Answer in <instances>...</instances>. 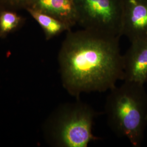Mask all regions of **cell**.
Segmentation results:
<instances>
[{
    "label": "cell",
    "instance_id": "7",
    "mask_svg": "<svg viewBox=\"0 0 147 147\" xmlns=\"http://www.w3.org/2000/svg\"><path fill=\"white\" fill-rule=\"evenodd\" d=\"M30 9L40 11L59 19L71 28L78 24L75 0H25Z\"/></svg>",
    "mask_w": 147,
    "mask_h": 147
},
{
    "label": "cell",
    "instance_id": "4",
    "mask_svg": "<svg viewBox=\"0 0 147 147\" xmlns=\"http://www.w3.org/2000/svg\"><path fill=\"white\" fill-rule=\"evenodd\" d=\"M78 24L112 37L121 36L122 0H75Z\"/></svg>",
    "mask_w": 147,
    "mask_h": 147
},
{
    "label": "cell",
    "instance_id": "9",
    "mask_svg": "<svg viewBox=\"0 0 147 147\" xmlns=\"http://www.w3.org/2000/svg\"><path fill=\"white\" fill-rule=\"evenodd\" d=\"M20 22V18L16 14L5 11L0 16V36H4L16 29Z\"/></svg>",
    "mask_w": 147,
    "mask_h": 147
},
{
    "label": "cell",
    "instance_id": "8",
    "mask_svg": "<svg viewBox=\"0 0 147 147\" xmlns=\"http://www.w3.org/2000/svg\"><path fill=\"white\" fill-rule=\"evenodd\" d=\"M29 11L42 28L48 40L64 31H70V28L65 23L53 16L33 9H30Z\"/></svg>",
    "mask_w": 147,
    "mask_h": 147
},
{
    "label": "cell",
    "instance_id": "5",
    "mask_svg": "<svg viewBox=\"0 0 147 147\" xmlns=\"http://www.w3.org/2000/svg\"><path fill=\"white\" fill-rule=\"evenodd\" d=\"M121 36L130 42L147 38V0H122Z\"/></svg>",
    "mask_w": 147,
    "mask_h": 147
},
{
    "label": "cell",
    "instance_id": "2",
    "mask_svg": "<svg viewBox=\"0 0 147 147\" xmlns=\"http://www.w3.org/2000/svg\"><path fill=\"white\" fill-rule=\"evenodd\" d=\"M108 125L117 136L140 147L147 126V93L144 85L124 81L110 90L105 104Z\"/></svg>",
    "mask_w": 147,
    "mask_h": 147
},
{
    "label": "cell",
    "instance_id": "3",
    "mask_svg": "<svg viewBox=\"0 0 147 147\" xmlns=\"http://www.w3.org/2000/svg\"><path fill=\"white\" fill-rule=\"evenodd\" d=\"M99 113L90 105L78 99L60 109L50 121V132L58 146L87 147L100 138L93 133L95 119Z\"/></svg>",
    "mask_w": 147,
    "mask_h": 147
},
{
    "label": "cell",
    "instance_id": "1",
    "mask_svg": "<svg viewBox=\"0 0 147 147\" xmlns=\"http://www.w3.org/2000/svg\"><path fill=\"white\" fill-rule=\"evenodd\" d=\"M120 37L82 29L69 31L59 53L63 87L79 99L83 93L104 92L123 80Z\"/></svg>",
    "mask_w": 147,
    "mask_h": 147
},
{
    "label": "cell",
    "instance_id": "10",
    "mask_svg": "<svg viewBox=\"0 0 147 147\" xmlns=\"http://www.w3.org/2000/svg\"><path fill=\"white\" fill-rule=\"evenodd\" d=\"M7 1L10 2H12V3H18V2H22V1H25V0H7Z\"/></svg>",
    "mask_w": 147,
    "mask_h": 147
},
{
    "label": "cell",
    "instance_id": "6",
    "mask_svg": "<svg viewBox=\"0 0 147 147\" xmlns=\"http://www.w3.org/2000/svg\"><path fill=\"white\" fill-rule=\"evenodd\" d=\"M123 80L144 85L147 82V38L131 42L123 55Z\"/></svg>",
    "mask_w": 147,
    "mask_h": 147
}]
</instances>
